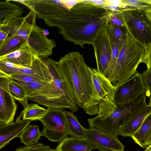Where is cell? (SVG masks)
<instances>
[{
	"instance_id": "cell-27",
	"label": "cell",
	"mask_w": 151,
	"mask_h": 151,
	"mask_svg": "<svg viewBox=\"0 0 151 151\" xmlns=\"http://www.w3.org/2000/svg\"><path fill=\"white\" fill-rule=\"evenodd\" d=\"M15 151H58L50 148L48 145H45L42 143H37L29 146L21 147Z\"/></svg>"
},
{
	"instance_id": "cell-21",
	"label": "cell",
	"mask_w": 151,
	"mask_h": 151,
	"mask_svg": "<svg viewBox=\"0 0 151 151\" xmlns=\"http://www.w3.org/2000/svg\"><path fill=\"white\" fill-rule=\"evenodd\" d=\"M151 135V112L144 120L140 127L132 136L134 142L143 148Z\"/></svg>"
},
{
	"instance_id": "cell-8",
	"label": "cell",
	"mask_w": 151,
	"mask_h": 151,
	"mask_svg": "<svg viewBox=\"0 0 151 151\" xmlns=\"http://www.w3.org/2000/svg\"><path fill=\"white\" fill-rule=\"evenodd\" d=\"M40 121L44 128L42 136L51 141L59 142L68 137V131L63 110L47 108Z\"/></svg>"
},
{
	"instance_id": "cell-11",
	"label": "cell",
	"mask_w": 151,
	"mask_h": 151,
	"mask_svg": "<svg viewBox=\"0 0 151 151\" xmlns=\"http://www.w3.org/2000/svg\"><path fill=\"white\" fill-rule=\"evenodd\" d=\"M17 109L9 89V77L0 73V124L13 122Z\"/></svg>"
},
{
	"instance_id": "cell-34",
	"label": "cell",
	"mask_w": 151,
	"mask_h": 151,
	"mask_svg": "<svg viewBox=\"0 0 151 151\" xmlns=\"http://www.w3.org/2000/svg\"><path fill=\"white\" fill-rule=\"evenodd\" d=\"M147 96L149 97V102L148 105H151V92L147 95Z\"/></svg>"
},
{
	"instance_id": "cell-25",
	"label": "cell",
	"mask_w": 151,
	"mask_h": 151,
	"mask_svg": "<svg viewBox=\"0 0 151 151\" xmlns=\"http://www.w3.org/2000/svg\"><path fill=\"white\" fill-rule=\"evenodd\" d=\"M9 40L2 46L0 47V55L6 52L22 42L24 40L19 36H16L13 38H9Z\"/></svg>"
},
{
	"instance_id": "cell-16",
	"label": "cell",
	"mask_w": 151,
	"mask_h": 151,
	"mask_svg": "<svg viewBox=\"0 0 151 151\" xmlns=\"http://www.w3.org/2000/svg\"><path fill=\"white\" fill-rule=\"evenodd\" d=\"M19 116L15 122L7 124H0V149L8 144L16 137H20L26 127L29 125L31 121L21 120Z\"/></svg>"
},
{
	"instance_id": "cell-30",
	"label": "cell",
	"mask_w": 151,
	"mask_h": 151,
	"mask_svg": "<svg viewBox=\"0 0 151 151\" xmlns=\"http://www.w3.org/2000/svg\"><path fill=\"white\" fill-rule=\"evenodd\" d=\"M111 43L112 48V54L109 77L111 75L114 68L119 51V49L114 43Z\"/></svg>"
},
{
	"instance_id": "cell-23",
	"label": "cell",
	"mask_w": 151,
	"mask_h": 151,
	"mask_svg": "<svg viewBox=\"0 0 151 151\" xmlns=\"http://www.w3.org/2000/svg\"><path fill=\"white\" fill-rule=\"evenodd\" d=\"M47 109L41 107L37 104H29L24 108L20 116L23 120H28L31 121L39 120L45 115Z\"/></svg>"
},
{
	"instance_id": "cell-3",
	"label": "cell",
	"mask_w": 151,
	"mask_h": 151,
	"mask_svg": "<svg viewBox=\"0 0 151 151\" xmlns=\"http://www.w3.org/2000/svg\"><path fill=\"white\" fill-rule=\"evenodd\" d=\"M47 63L56 73L52 83L41 81L26 83L15 81L25 90L28 100L51 109H68L73 112L77 111L79 109L57 70L50 63Z\"/></svg>"
},
{
	"instance_id": "cell-10",
	"label": "cell",
	"mask_w": 151,
	"mask_h": 151,
	"mask_svg": "<svg viewBox=\"0 0 151 151\" xmlns=\"http://www.w3.org/2000/svg\"><path fill=\"white\" fill-rule=\"evenodd\" d=\"M145 92L141 74L137 71L129 79L117 88L114 101L120 109L131 102Z\"/></svg>"
},
{
	"instance_id": "cell-12",
	"label": "cell",
	"mask_w": 151,
	"mask_h": 151,
	"mask_svg": "<svg viewBox=\"0 0 151 151\" xmlns=\"http://www.w3.org/2000/svg\"><path fill=\"white\" fill-rule=\"evenodd\" d=\"M39 55L25 40L3 55L0 60L31 68L35 59Z\"/></svg>"
},
{
	"instance_id": "cell-18",
	"label": "cell",
	"mask_w": 151,
	"mask_h": 151,
	"mask_svg": "<svg viewBox=\"0 0 151 151\" xmlns=\"http://www.w3.org/2000/svg\"><path fill=\"white\" fill-rule=\"evenodd\" d=\"M107 28L111 42L114 43L120 50L126 40L128 33L125 26L113 24L108 20Z\"/></svg>"
},
{
	"instance_id": "cell-9",
	"label": "cell",
	"mask_w": 151,
	"mask_h": 151,
	"mask_svg": "<svg viewBox=\"0 0 151 151\" xmlns=\"http://www.w3.org/2000/svg\"><path fill=\"white\" fill-rule=\"evenodd\" d=\"M107 23L100 30L93 40L92 45L94 48L97 69L108 79L110 75L112 48Z\"/></svg>"
},
{
	"instance_id": "cell-32",
	"label": "cell",
	"mask_w": 151,
	"mask_h": 151,
	"mask_svg": "<svg viewBox=\"0 0 151 151\" xmlns=\"http://www.w3.org/2000/svg\"><path fill=\"white\" fill-rule=\"evenodd\" d=\"M145 13L147 17L151 20V6L145 11Z\"/></svg>"
},
{
	"instance_id": "cell-35",
	"label": "cell",
	"mask_w": 151,
	"mask_h": 151,
	"mask_svg": "<svg viewBox=\"0 0 151 151\" xmlns=\"http://www.w3.org/2000/svg\"><path fill=\"white\" fill-rule=\"evenodd\" d=\"M144 151H151V144Z\"/></svg>"
},
{
	"instance_id": "cell-15",
	"label": "cell",
	"mask_w": 151,
	"mask_h": 151,
	"mask_svg": "<svg viewBox=\"0 0 151 151\" xmlns=\"http://www.w3.org/2000/svg\"><path fill=\"white\" fill-rule=\"evenodd\" d=\"M93 83L100 100H110L114 102L115 93L118 87L97 69L90 67Z\"/></svg>"
},
{
	"instance_id": "cell-20",
	"label": "cell",
	"mask_w": 151,
	"mask_h": 151,
	"mask_svg": "<svg viewBox=\"0 0 151 151\" xmlns=\"http://www.w3.org/2000/svg\"><path fill=\"white\" fill-rule=\"evenodd\" d=\"M8 1L0 3V25L5 24L13 19L21 17L23 13L21 8Z\"/></svg>"
},
{
	"instance_id": "cell-7",
	"label": "cell",
	"mask_w": 151,
	"mask_h": 151,
	"mask_svg": "<svg viewBox=\"0 0 151 151\" xmlns=\"http://www.w3.org/2000/svg\"><path fill=\"white\" fill-rule=\"evenodd\" d=\"M0 73L7 76L18 74L29 75L37 77L43 81L49 83H52L56 76L55 72L39 56L35 59L31 68L0 60Z\"/></svg>"
},
{
	"instance_id": "cell-2",
	"label": "cell",
	"mask_w": 151,
	"mask_h": 151,
	"mask_svg": "<svg viewBox=\"0 0 151 151\" xmlns=\"http://www.w3.org/2000/svg\"><path fill=\"white\" fill-rule=\"evenodd\" d=\"M47 60L56 68L78 107L90 115L97 114L100 103L94 87L90 67L78 52H70L58 62Z\"/></svg>"
},
{
	"instance_id": "cell-6",
	"label": "cell",
	"mask_w": 151,
	"mask_h": 151,
	"mask_svg": "<svg viewBox=\"0 0 151 151\" xmlns=\"http://www.w3.org/2000/svg\"><path fill=\"white\" fill-rule=\"evenodd\" d=\"M130 36L145 49L151 44V20L146 10L125 5L116 10Z\"/></svg>"
},
{
	"instance_id": "cell-29",
	"label": "cell",
	"mask_w": 151,
	"mask_h": 151,
	"mask_svg": "<svg viewBox=\"0 0 151 151\" xmlns=\"http://www.w3.org/2000/svg\"><path fill=\"white\" fill-rule=\"evenodd\" d=\"M142 77L147 95L151 92V69H147L141 74Z\"/></svg>"
},
{
	"instance_id": "cell-28",
	"label": "cell",
	"mask_w": 151,
	"mask_h": 151,
	"mask_svg": "<svg viewBox=\"0 0 151 151\" xmlns=\"http://www.w3.org/2000/svg\"><path fill=\"white\" fill-rule=\"evenodd\" d=\"M121 3L126 6L143 9L146 10L151 6L150 5L144 2L143 0H121Z\"/></svg>"
},
{
	"instance_id": "cell-4",
	"label": "cell",
	"mask_w": 151,
	"mask_h": 151,
	"mask_svg": "<svg viewBox=\"0 0 151 151\" xmlns=\"http://www.w3.org/2000/svg\"><path fill=\"white\" fill-rule=\"evenodd\" d=\"M147 96V94L145 92L120 109L117 108L114 101L106 100L100 102L97 115L88 119L89 128H95L118 137L119 132L127 119Z\"/></svg>"
},
{
	"instance_id": "cell-17",
	"label": "cell",
	"mask_w": 151,
	"mask_h": 151,
	"mask_svg": "<svg viewBox=\"0 0 151 151\" xmlns=\"http://www.w3.org/2000/svg\"><path fill=\"white\" fill-rule=\"evenodd\" d=\"M94 149L86 137H67L59 143L55 149L58 151H93Z\"/></svg>"
},
{
	"instance_id": "cell-26",
	"label": "cell",
	"mask_w": 151,
	"mask_h": 151,
	"mask_svg": "<svg viewBox=\"0 0 151 151\" xmlns=\"http://www.w3.org/2000/svg\"><path fill=\"white\" fill-rule=\"evenodd\" d=\"M13 80L26 83L43 81L41 79L34 76L23 74L11 75L8 76Z\"/></svg>"
},
{
	"instance_id": "cell-31",
	"label": "cell",
	"mask_w": 151,
	"mask_h": 151,
	"mask_svg": "<svg viewBox=\"0 0 151 151\" xmlns=\"http://www.w3.org/2000/svg\"><path fill=\"white\" fill-rule=\"evenodd\" d=\"M142 62L147 65V69H151V44L145 49Z\"/></svg>"
},
{
	"instance_id": "cell-24",
	"label": "cell",
	"mask_w": 151,
	"mask_h": 151,
	"mask_svg": "<svg viewBox=\"0 0 151 151\" xmlns=\"http://www.w3.org/2000/svg\"><path fill=\"white\" fill-rule=\"evenodd\" d=\"M9 89L12 97L25 108L29 104L26 91L14 80L9 77Z\"/></svg>"
},
{
	"instance_id": "cell-14",
	"label": "cell",
	"mask_w": 151,
	"mask_h": 151,
	"mask_svg": "<svg viewBox=\"0 0 151 151\" xmlns=\"http://www.w3.org/2000/svg\"><path fill=\"white\" fill-rule=\"evenodd\" d=\"M151 112V105L147 104L146 98L127 119L119 132L118 135L132 137Z\"/></svg>"
},
{
	"instance_id": "cell-5",
	"label": "cell",
	"mask_w": 151,
	"mask_h": 151,
	"mask_svg": "<svg viewBox=\"0 0 151 151\" xmlns=\"http://www.w3.org/2000/svg\"><path fill=\"white\" fill-rule=\"evenodd\" d=\"M145 49L128 33L119 50L114 68L108 79L114 86H120L134 76L142 62Z\"/></svg>"
},
{
	"instance_id": "cell-13",
	"label": "cell",
	"mask_w": 151,
	"mask_h": 151,
	"mask_svg": "<svg viewBox=\"0 0 151 151\" xmlns=\"http://www.w3.org/2000/svg\"><path fill=\"white\" fill-rule=\"evenodd\" d=\"M86 138L99 151H124L125 146L118 137L96 129L85 128Z\"/></svg>"
},
{
	"instance_id": "cell-1",
	"label": "cell",
	"mask_w": 151,
	"mask_h": 151,
	"mask_svg": "<svg viewBox=\"0 0 151 151\" xmlns=\"http://www.w3.org/2000/svg\"><path fill=\"white\" fill-rule=\"evenodd\" d=\"M111 11L108 6L91 0H78L71 9H61L55 18L57 25L65 40L83 48L85 44L92 45Z\"/></svg>"
},
{
	"instance_id": "cell-33",
	"label": "cell",
	"mask_w": 151,
	"mask_h": 151,
	"mask_svg": "<svg viewBox=\"0 0 151 151\" xmlns=\"http://www.w3.org/2000/svg\"><path fill=\"white\" fill-rule=\"evenodd\" d=\"M151 144V135L149 137L148 139L147 140L146 144V148L148 146H149Z\"/></svg>"
},
{
	"instance_id": "cell-22",
	"label": "cell",
	"mask_w": 151,
	"mask_h": 151,
	"mask_svg": "<svg viewBox=\"0 0 151 151\" xmlns=\"http://www.w3.org/2000/svg\"><path fill=\"white\" fill-rule=\"evenodd\" d=\"M42 136L38 126L29 125L24 129L19 138L21 142L26 146H29L38 143Z\"/></svg>"
},
{
	"instance_id": "cell-19",
	"label": "cell",
	"mask_w": 151,
	"mask_h": 151,
	"mask_svg": "<svg viewBox=\"0 0 151 151\" xmlns=\"http://www.w3.org/2000/svg\"><path fill=\"white\" fill-rule=\"evenodd\" d=\"M68 135L72 137H86L85 128L78 121L73 112L63 110Z\"/></svg>"
}]
</instances>
